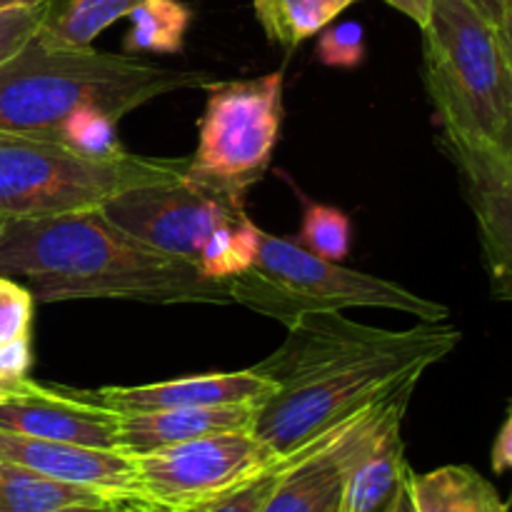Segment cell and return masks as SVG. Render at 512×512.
Segmentation results:
<instances>
[{
	"label": "cell",
	"mask_w": 512,
	"mask_h": 512,
	"mask_svg": "<svg viewBox=\"0 0 512 512\" xmlns=\"http://www.w3.org/2000/svg\"><path fill=\"white\" fill-rule=\"evenodd\" d=\"M128 20L125 55H178L185 48L193 10L183 0H140L128 13Z\"/></svg>",
	"instance_id": "cell-19"
},
{
	"label": "cell",
	"mask_w": 512,
	"mask_h": 512,
	"mask_svg": "<svg viewBox=\"0 0 512 512\" xmlns=\"http://www.w3.org/2000/svg\"><path fill=\"white\" fill-rule=\"evenodd\" d=\"M50 512H123L120 500H98V503H75Z\"/></svg>",
	"instance_id": "cell-34"
},
{
	"label": "cell",
	"mask_w": 512,
	"mask_h": 512,
	"mask_svg": "<svg viewBox=\"0 0 512 512\" xmlns=\"http://www.w3.org/2000/svg\"><path fill=\"white\" fill-rule=\"evenodd\" d=\"M260 225H255L248 215H240L235 223L220 225L205 240L198 258V270L208 280L230 283L243 275L255 263L260 248Z\"/></svg>",
	"instance_id": "cell-21"
},
{
	"label": "cell",
	"mask_w": 512,
	"mask_h": 512,
	"mask_svg": "<svg viewBox=\"0 0 512 512\" xmlns=\"http://www.w3.org/2000/svg\"><path fill=\"white\" fill-rule=\"evenodd\" d=\"M415 388L418 383H408L313 440L285 470L260 512H340L350 470L373 445L383 425L398 410H408Z\"/></svg>",
	"instance_id": "cell-9"
},
{
	"label": "cell",
	"mask_w": 512,
	"mask_h": 512,
	"mask_svg": "<svg viewBox=\"0 0 512 512\" xmlns=\"http://www.w3.org/2000/svg\"><path fill=\"white\" fill-rule=\"evenodd\" d=\"M275 3H278L285 48H295L303 40L313 38L320 30L328 28L355 0H275Z\"/></svg>",
	"instance_id": "cell-24"
},
{
	"label": "cell",
	"mask_w": 512,
	"mask_h": 512,
	"mask_svg": "<svg viewBox=\"0 0 512 512\" xmlns=\"http://www.w3.org/2000/svg\"><path fill=\"white\" fill-rule=\"evenodd\" d=\"M205 70H173L93 45H48L35 35L0 63V130L55 138L68 115L95 108L123 120L140 105L203 88Z\"/></svg>",
	"instance_id": "cell-3"
},
{
	"label": "cell",
	"mask_w": 512,
	"mask_h": 512,
	"mask_svg": "<svg viewBox=\"0 0 512 512\" xmlns=\"http://www.w3.org/2000/svg\"><path fill=\"white\" fill-rule=\"evenodd\" d=\"M275 353L253 365L275 383L255 415L253 433L278 455H293L360 410L420 383L453 353L463 333L448 323L388 330L340 313L293 320Z\"/></svg>",
	"instance_id": "cell-1"
},
{
	"label": "cell",
	"mask_w": 512,
	"mask_h": 512,
	"mask_svg": "<svg viewBox=\"0 0 512 512\" xmlns=\"http://www.w3.org/2000/svg\"><path fill=\"white\" fill-rule=\"evenodd\" d=\"M0 275L28 280L35 303L138 300L230 305V283L148 248L100 208L48 218H8L0 230Z\"/></svg>",
	"instance_id": "cell-2"
},
{
	"label": "cell",
	"mask_w": 512,
	"mask_h": 512,
	"mask_svg": "<svg viewBox=\"0 0 512 512\" xmlns=\"http://www.w3.org/2000/svg\"><path fill=\"white\" fill-rule=\"evenodd\" d=\"M410 495L418 512H510L495 485L468 465L410 470Z\"/></svg>",
	"instance_id": "cell-17"
},
{
	"label": "cell",
	"mask_w": 512,
	"mask_h": 512,
	"mask_svg": "<svg viewBox=\"0 0 512 512\" xmlns=\"http://www.w3.org/2000/svg\"><path fill=\"white\" fill-rule=\"evenodd\" d=\"M283 70L248 80H208L198 148L185 180L245 210V195L265 178L285 118Z\"/></svg>",
	"instance_id": "cell-7"
},
{
	"label": "cell",
	"mask_w": 512,
	"mask_h": 512,
	"mask_svg": "<svg viewBox=\"0 0 512 512\" xmlns=\"http://www.w3.org/2000/svg\"><path fill=\"white\" fill-rule=\"evenodd\" d=\"M390 512H418L415 510L413 495H410V475H408V483H405L403 493L398 495V500H395V505L390 508Z\"/></svg>",
	"instance_id": "cell-36"
},
{
	"label": "cell",
	"mask_w": 512,
	"mask_h": 512,
	"mask_svg": "<svg viewBox=\"0 0 512 512\" xmlns=\"http://www.w3.org/2000/svg\"><path fill=\"white\" fill-rule=\"evenodd\" d=\"M253 430L203 435L188 443L133 455L143 503L173 512H190L243 485L278 463Z\"/></svg>",
	"instance_id": "cell-8"
},
{
	"label": "cell",
	"mask_w": 512,
	"mask_h": 512,
	"mask_svg": "<svg viewBox=\"0 0 512 512\" xmlns=\"http://www.w3.org/2000/svg\"><path fill=\"white\" fill-rule=\"evenodd\" d=\"M0 460L28 468L60 483L80 485L103 493L105 498L130 503L140 500L133 458L120 450L83 448V445L55 443L0 428Z\"/></svg>",
	"instance_id": "cell-13"
},
{
	"label": "cell",
	"mask_w": 512,
	"mask_h": 512,
	"mask_svg": "<svg viewBox=\"0 0 512 512\" xmlns=\"http://www.w3.org/2000/svg\"><path fill=\"white\" fill-rule=\"evenodd\" d=\"M188 163L135 153L98 160L55 138L0 130V213L48 218L103 208L125 190L185 180Z\"/></svg>",
	"instance_id": "cell-4"
},
{
	"label": "cell",
	"mask_w": 512,
	"mask_h": 512,
	"mask_svg": "<svg viewBox=\"0 0 512 512\" xmlns=\"http://www.w3.org/2000/svg\"><path fill=\"white\" fill-rule=\"evenodd\" d=\"M305 448H308V445H305ZM303 450H298V453H293V455H285V458H280L278 463H273L270 468H265L263 473H258L255 478L245 480L243 485H238L235 490L225 493L223 498L210 500V503L200 505V508H195L190 512H260L263 510V505L268 503L270 495H273L275 485L280 483V478H283L285 470L295 463V458H298Z\"/></svg>",
	"instance_id": "cell-25"
},
{
	"label": "cell",
	"mask_w": 512,
	"mask_h": 512,
	"mask_svg": "<svg viewBox=\"0 0 512 512\" xmlns=\"http://www.w3.org/2000/svg\"><path fill=\"white\" fill-rule=\"evenodd\" d=\"M425 85L443 130L500 143L512 68L498 25L470 0H433L423 25Z\"/></svg>",
	"instance_id": "cell-5"
},
{
	"label": "cell",
	"mask_w": 512,
	"mask_h": 512,
	"mask_svg": "<svg viewBox=\"0 0 512 512\" xmlns=\"http://www.w3.org/2000/svg\"><path fill=\"white\" fill-rule=\"evenodd\" d=\"M260 405H213V408H175L158 413L118 415V450L143 455L213 433L253 430Z\"/></svg>",
	"instance_id": "cell-15"
},
{
	"label": "cell",
	"mask_w": 512,
	"mask_h": 512,
	"mask_svg": "<svg viewBox=\"0 0 512 512\" xmlns=\"http://www.w3.org/2000/svg\"><path fill=\"white\" fill-rule=\"evenodd\" d=\"M110 500L80 485L60 483L28 468L0 460V512H50L75 503Z\"/></svg>",
	"instance_id": "cell-20"
},
{
	"label": "cell",
	"mask_w": 512,
	"mask_h": 512,
	"mask_svg": "<svg viewBox=\"0 0 512 512\" xmlns=\"http://www.w3.org/2000/svg\"><path fill=\"white\" fill-rule=\"evenodd\" d=\"M30 365H33L30 335L0 345V383H13V380L28 378Z\"/></svg>",
	"instance_id": "cell-29"
},
{
	"label": "cell",
	"mask_w": 512,
	"mask_h": 512,
	"mask_svg": "<svg viewBox=\"0 0 512 512\" xmlns=\"http://www.w3.org/2000/svg\"><path fill=\"white\" fill-rule=\"evenodd\" d=\"M500 145H503L505 150L512 155V108H510V115H508V125H505V133H503V140H500Z\"/></svg>",
	"instance_id": "cell-39"
},
{
	"label": "cell",
	"mask_w": 512,
	"mask_h": 512,
	"mask_svg": "<svg viewBox=\"0 0 512 512\" xmlns=\"http://www.w3.org/2000/svg\"><path fill=\"white\" fill-rule=\"evenodd\" d=\"M5 220H8V215H3V213H0V230H3V225H5Z\"/></svg>",
	"instance_id": "cell-40"
},
{
	"label": "cell",
	"mask_w": 512,
	"mask_h": 512,
	"mask_svg": "<svg viewBox=\"0 0 512 512\" xmlns=\"http://www.w3.org/2000/svg\"><path fill=\"white\" fill-rule=\"evenodd\" d=\"M100 210L148 248L193 265H198L200 250L215 228L245 215L243 208L195 188L188 180L125 190Z\"/></svg>",
	"instance_id": "cell-10"
},
{
	"label": "cell",
	"mask_w": 512,
	"mask_h": 512,
	"mask_svg": "<svg viewBox=\"0 0 512 512\" xmlns=\"http://www.w3.org/2000/svg\"><path fill=\"white\" fill-rule=\"evenodd\" d=\"M350 218L333 205L305 200L303 225L298 240L310 253L333 263H343L350 253Z\"/></svg>",
	"instance_id": "cell-23"
},
{
	"label": "cell",
	"mask_w": 512,
	"mask_h": 512,
	"mask_svg": "<svg viewBox=\"0 0 512 512\" xmlns=\"http://www.w3.org/2000/svg\"><path fill=\"white\" fill-rule=\"evenodd\" d=\"M275 383L255 368L235 373H205L148 385H108L93 390L95 398L115 415L158 413L175 408H213V405H265Z\"/></svg>",
	"instance_id": "cell-14"
},
{
	"label": "cell",
	"mask_w": 512,
	"mask_h": 512,
	"mask_svg": "<svg viewBox=\"0 0 512 512\" xmlns=\"http://www.w3.org/2000/svg\"><path fill=\"white\" fill-rule=\"evenodd\" d=\"M123 512H173V510L158 508V505H150V503H140V500H130V503H123Z\"/></svg>",
	"instance_id": "cell-37"
},
{
	"label": "cell",
	"mask_w": 512,
	"mask_h": 512,
	"mask_svg": "<svg viewBox=\"0 0 512 512\" xmlns=\"http://www.w3.org/2000/svg\"><path fill=\"white\" fill-rule=\"evenodd\" d=\"M253 8H255V15H258L260 25H263V30L268 33V38L273 40V43L285 45V35H283V28H280V18H278V3H275V0H253Z\"/></svg>",
	"instance_id": "cell-31"
},
{
	"label": "cell",
	"mask_w": 512,
	"mask_h": 512,
	"mask_svg": "<svg viewBox=\"0 0 512 512\" xmlns=\"http://www.w3.org/2000/svg\"><path fill=\"white\" fill-rule=\"evenodd\" d=\"M45 18V5L0 10V63L13 58L28 40L38 35Z\"/></svg>",
	"instance_id": "cell-28"
},
{
	"label": "cell",
	"mask_w": 512,
	"mask_h": 512,
	"mask_svg": "<svg viewBox=\"0 0 512 512\" xmlns=\"http://www.w3.org/2000/svg\"><path fill=\"white\" fill-rule=\"evenodd\" d=\"M470 3H473L485 18H490L495 25H498L500 10H503V0H470Z\"/></svg>",
	"instance_id": "cell-35"
},
{
	"label": "cell",
	"mask_w": 512,
	"mask_h": 512,
	"mask_svg": "<svg viewBox=\"0 0 512 512\" xmlns=\"http://www.w3.org/2000/svg\"><path fill=\"white\" fill-rule=\"evenodd\" d=\"M230 298L283 325L300 315L348 308L398 310L423 323H443L450 315L445 305L420 298L393 280L345 268L310 253L295 238L268 230H260V248L250 270L230 280Z\"/></svg>",
	"instance_id": "cell-6"
},
{
	"label": "cell",
	"mask_w": 512,
	"mask_h": 512,
	"mask_svg": "<svg viewBox=\"0 0 512 512\" xmlns=\"http://www.w3.org/2000/svg\"><path fill=\"white\" fill-rule=\"evenodd\" d=\"M408 410H398L363 458L350 470L340 512H390L408 483L410 465L405 458L403 418Z\"/></svg>",
	"instance_id": "cell-16"
},
{
	"label": "cell",
	"mask_w": 512,
	"mask_h": 512,
	"mask_svg": "<svg viewBox=\"0 0 512 512\" xmlns=\"http://www.w3.org/2000/svg\"><path fill=\"white\" fill-rule=\"evenodd\" d=\"M315 58L328 68L353 70L360 68L365 60V33L363 25L353 23H330L318 33V45H315Z\"/></svg>",
	"instance_id": "cell-26"
},
{
	"label": "cell",
	"mask_w": 512,
	"mask_h": 512,
	"mask_svg": "<svg viewBox=\"0 0 512 512\" xmlns=\"http://www.w3.org/2000/svg\"><path fill=\"white\" fill-rule=\"evenodd\" d=\"M48 0H0V10L13 8H35V5H45Z\"/></svg>",
	"instance_id": "cell-38"
},
{
	"label": "cell",
	"mask_w": 512,
	"mask_h": 512,
	"mask_svg": "<svg viewBox=\"0 0 512 512\" xmlns=\"http://www.w3.org/2000/svg\"><path fill=\"white\" fill-rule=\"evenodd\" d=\"M390 8L400 10L403 15H408L418 28H423L428 23V15H430V3L433 0H385Z\"/></svg>",
	"instance_id": "cell-32"
},
{
	"label": "cell",
	"mask_w": 512,
	"mask_h": 512,
	"mask_svg": "<svg viewBox=\"0 0 512 512\" xmlns=\"http://www.w3.org/2000/svg\"><path fill=\"white\" fill-rule=\"evenodd\" d=\"M490 463L498 475L512 473V403L505 415V423L500 425L498 438L493 443V455H490Z\"/></svg>",
	"instance_id": "cell-30"
},
{
	"label": "cell",
	"mask_w": 512,
	"mask_h": 512,
	"mask_svg": "<svg viewBox=\"0 0 512 512\" xmlns=\"http://www.w3.org/2000/svg\"><path fill=\"white\" fill-rule=\"evenodd\" d=\"M140 0H48L38 38L48 45H93L105 28L128 18Z\"/></svg>",
	"instance_id": "cell-18"
},
{
	"label": "cell",
	"mask_w": 512,
	"mask_h": 512,
	"mask_svg": "<svg viewBox=\"0 0 512 512\" xmlns=\"http://www.w3.org/2000/svg\"><path fill=\"white\" fill-rule=\"evenodd\" d=\"M118 123L120 120L103 113V110L80 108L63 120L55 140L78 150L80 155H88V158H123V155H128V150L123 148L118 138Z\"/></svg>",
	"instance_id": "cell-22"
},
{
	"label": "cell",
	"mask_w": 512,
	"mask_h": 512,
	"mask_svg": "<svg viewBox=\"0 0 512 512\" xmlns=\"http://www.w3.org/2000/svg\"><path fill=\"white\" fill-rule=\"evenodd\" d=\"M35 298L28 285L0 275V345L30 335L33 328Z\"/></svg>",
	"instance_id": "cell-27"
},
{
	"label": "cell",
	"mask_w": 512,
	"mask_h": 512,
	"mask_svg": "<svg viewBox=\"0 0 512 512\" xmlns=\"http://www.w3.org/2000/svg\"><path fill=\"white\" fill-rule=\"evenodd\" d=\"M440 148L455 165L465 203L473 210L490 293L512 303V155L493 140L450 130L440 133Z\"/></svg>",
	"instance_id": "cell-11"
},
{
	"label": "cell",
	"mask_w": 512,
	"mask_h": 512,
	"mask_svg": "<svg viewBox=\"0 0 512 512\" xmlns=\"http://www.w3.org/2000/svg\"><path fill=\"white\" fill-rule=\"evenodd\" d=\"M0 428L55 443L118 450V415L93 390L43 385L30 378L0 383Z\"/></svg>",
	"instance_id": "cell-12"
},
{
	"label": "cell",
	"mask_w": 512,
	"mask_h": 512,
	"mask_svg": "<svg viewBox=\"0 0 512 512\" xmlns=\"http://www.w3.org/2000/svg\"><path fill=\"white\" fill-rule=\"evenodd\" d=\"M498 30H500V38H503L505 55H508V63L512 68V0H503V10H500Z\"/></svg>",
	"instance_id": "cell-33"
}]
</instances>
